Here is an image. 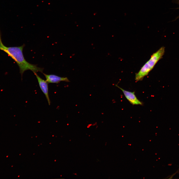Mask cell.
I'll use <instances>...</instances> for the list:
<instances>
[{
	"label": "cell",
	"mask_w": 179,
	"mask_h": 179,
	"mask_svg": "<svg viewBox=\"0 0 179 179\" xmlns=\"http://www.w3.org/2000/svg\"><path fill=\"white\" fill-rule=\"evenodd\" d=\"M25 45L18 46L7 47L3 43L0 32V50L7 54L16 63L20 70V73L22 77L24 72L27 70H30L34 73L37 72L43 73L44 68L38 67L35 65L30 63L25 59L23 51Z\"/></svg>",
	"instance_id": "cell-1"
},
{
	"label": "cell",
	"mask_w": 179,
	"mask_h": 179,
	"mask_svg": "<svg viewBox=\"0 0 179 179\" xmlns=\"http://www.w3.org/2000/svg\"><path fill=\"white\" fill-rule=\"evenodd\" d=\"M165 51V48L162 46L153 53L149 60L136 74L135 77L136 81L137 82L142 80L145 76L148 75L159 60L162 57Z\"/></svg>",
	"instance_id": "cell-2"
},
{
	"label": "cell",
	"mask_w": 179,
	"mask_h": 179,
	"mask_svg": "<svg viewBox=\"0 0 179 179\" xmlns=\"http://www.w3.org/2000/svg\"><path fill=\"white\" fill-rule=\"evenodd\" d=\"M116 86L120 89L122 91L125 97L131 104L133 105H142L143 103L140 101L136 97L135 92H131L124 90L115 85Z\"/></svg>",
	"instance_id": "cell-3"
},
{
	"label": "cell",
	"mask_w": 179,
	"mask_h": 179,
	"mask_svg": "<svg viewBox=\"0 0 179 179\" xmlns=\"http://www.w3.org/2000/svg\"><path fill=\"white\" fill-rule=\"evenodd\" d=\"M37 79L39 86L41 90L45 95L48 102V105H50L51 102L48 94V84L46 80L41 78L38 75L37 73H34Z\"/></svg>",
	"instance_id": "cell-4"
},
{
	"label": "cell",
	"mask_w": 179,
	"mask_h": 179,
	"mask_svg": "<svg viewBox=\"0 0 179 179\" xmlns=\"http://www.w3.org/2000/svg\"><path fill=\"white\" fill-rule=\"evenodd\" d=\"M43 74L46 79V81L48 83L58 84L61 81L70 82L67 77H61L53 74Z\"/></svg>",
	"instance_id": "cell-5"
}]
</instances>
